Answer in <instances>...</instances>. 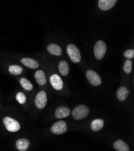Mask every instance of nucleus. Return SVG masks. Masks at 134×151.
<instances>
[{
	"mask_svg": "<svg viewBox=\"0 0 134 151\" xmlns=\"http://www.w3.org/2000/svg\"><path fill=\"white\" fill-rule=\"evenodd\" d=\"M67 130V126L66 123L63 120H59L55 122L51 128V132L57 135H59L65 133Z\"/></svg>",
	"mask_w": 134,
	"mask_h": 151,
	"instance_id": "6",
	"label": "nucleus"
},
{
	"mask_svg": "<svg viewBox=\"0 0 134 151\" xmlns=\"http://www.w3.org/2000/svg\"><path fill=\"white\" fill-rule=\"evenodd\" d=\"M9 71L12 75H18L22 73V72H23V68L21 66L13 65L9 67Z\"/></svg>",
	"mask_w": 134,
	"mask_h": 151,
	"instance_id": "20",
	"label": "nucleus"
},
{
	"mask_svg": "<svg viewBox=\"0 0 134 151\" xmlns=\"http://www.w3.org/2000/svg\"><path fill=\"white\" fill-rule=\"evenodd\" d=\"M50 83L52 86L57 90H60L63 87V82L57 74H54L50 78Z\"/></svg>",
	"mask_w": 134,
	"mask_h": 151,
	"instance_id": "8",
	"label": "nucleus"
},
{
	"mask_svg": "<svg viewBox=\"0 0 134 151\" xmlns=\"http://www.w3.org/2000/svg\"><path fill=\"white\" fill-rule=\"evenodd\" d=\"M86 77L92 86H99L102 84V79L100 77L95 71L89 69L86 72Z\"/></svg>",
	"mask_w": 134,
	"mask_h": 151,
	"instance_id": "5",
	"label": "nucleus"
},
{
	"mask_svg": "<svg viewBox=\"0 0 134 151\" xmlns=\"http://www.w3.org/2000/svg\"><path fill=\"white\" fill-rule=\"evenodd\" d=\"M117 0H99V7L100 10L107 11L114 7Z\"/></svg>",
	"mask_w": 134,
	"mask_h": 151,
	"instance_id": "9",
	"label": "nucleus"
},
{
	"mask_svg": "<svg viewBox=\"0 0 134 151\" xmlns=\"http://www.w3.org/2000/svg\"><path fill=\"white\" fill-rule=\"evenodd\" d=\"M21 63L25 66L31 68V69H36L39 67V62L36 60L29 58H23L21 59Z\"/></svg>",
	"mask_w": 134,
	"mask_h": 151,
	"instance_id": "13",
	"label": "nucleus"
},
{
	"mask_svg": "<svg viewBox=\"0 0 134 151\" xmlns=\"http://www.w3.org/2000/svg\"><path fill=\"white\" fill-rule=\"evenodd\" d=\"M70 114V109L64 106H62L57 108L55 112V116L57 119H63L69 116Z\"/></svg>",
	"mask_w": 134,
	"mask_h": 151,
	"instance_id": "10",
	"label": "nucleus"
},
{
	"mask_svg": "<svg viewBox=\"0 0 134 151\" xmlns=\"http://www.w3.org/2000/svg\"><path fill=\"white\" fill-rule=\"evenodd\" d=\"M58 70L62 75L66 76L69 72V66L68 63L66 61H64V60L61 61L58 63Z\"/></svg>",
	"mask_w": 134,
	"mask_h": 151,
	"instance_id": "18",
	"label": "nucleus"
},
{
	"mask_svg": "<svg viewBox=\"0 0 134 151\" xmlns=\"http://www.w3.org/2000/svg\"><path fill=\"white\" fill-rule=\"evenodd\" d=\"M34 78L37 83L40 86H44L47 83L45 73L42 70H37L34 75Z\"/></svg>",
	"mask_w": 134,
	"mask_h": 151,
	"instance_id": "12",
	"label": "nucleus"
},
{
	"mask_svg": "<svg viewBox=\"0 0 134 151\" xmlns=\"http://www.w3.org/2000/svg\"><path fill=\"white\" fill-rule=\"evenodd\" d=\"M107 45L105 42L103 40H98L94 47V53L96 58L97 60H101L105 55L107 52Z\"/></svg>",
	"mask_w": 134,
	"mask_h": 151,
	"instance_id": "3",
	"label": "nucleus"
},
{
	"mask_svg": "<svg viewBox=\"0 0 134 151\" xmlns=\"http://www.w3.org/2000/svg\"><path fill=\"white\" fill-rule=\"evenodd\" d=\"M48 101L47 95L46 92L44 91H40L36 95L35 98V104L39 109H43L46 107Z\"/></svg>",
	"mask_w": 134,
	"mask_h": 151,
	"instance_id": "7",
	"label": "nucleus"
},
{
	"mask_svg": "<svg viewBox=\"0 0 134 151\" xmlns=\"http://www.w3.org/2000/svg\"><path fill=\"white\" fill-rule=\"evenodd\" d=\"M19 83L22 87L27 91H31L33 88V85L32 82L25 78H21Z\"/></svg>",
	"mask_w": 134,
	"mask_h": 151,
	"instance_id": "19",
	"label": "nucleus"
},
{
	"mask_svg": "<svg viewBox=\"0 0 134 151\" xmlns=\"http://www.w3.org/2000/svg\"><path fill=\"white\" fill-rule=\"evenodd\" d=\"M104 126V120L101 119H96L93 120L91 123V129L97 132L102 129Z\"/></svg>",
	"mask_w": 134,
	"mask_h": 151,
	"instance_id": "17",
	"label": "nucleus"
},
{
	"mask_svg": "<svg viewBox=\"0 0 134 151\" xmlns=\"http://www.w3.org/2000/svg\"><path fill=\"white\" fill-rule=\"evenodd\" d=\"M67 54L72 61L75 63L81 62V56L79 49L73 44H69L67 47Z\"/></svg>",
	"mask_w": 134,
	"mask_h": 151,
	"instance_id": "2",
	"label": "nucleus"
},
{
	"mask_svg": "<svg viewBox=\"0 0 134 151\" xmlns=\"http://www.w3.org/2000/svg\"><path fill=\"white\" fill-rule=\"evenodd\" d=\"M16 99L18 102L21 104H24L27 101V97L22 92H18L16 95Z\"/></svg>",
	"mask_w": 134,
	"mask_h": 151,
	"instance_id": "22",
	"label": "nucleus"
},
{
	"mask_svg": "<svg viewBox=\"0 0 134 151\" xmlns=\"http://www.w3.org/2000/svg\"><path fill=\"white\" fill-rule=\"evenodd\" d=\"M89 113L90 110L85 105H79L73 109L72 111V116L75 120H81L86 117Z\"/></svg>",
	"mask_w": 134,
	"mask_h": 151,
	"instance_id": "1",
	"label": "nucleus"
},
{
	"mask_svg": "<svg viewBox=\"0 0 134 151\" xmlns=\"http://www.w3.org/2000/svg\"><path fill=\"white\" fill-rule=\"evenodd\" d=\"M123 70L126 73L130 74L132 71V62L130 59H128L123 66Z\"/></svg>",
	"mask_w": 134,
	"mask_h": 151,
	"instance_id": "21",
	"label": "nucleus"
},
{
	"mask_svg": "<svg viewBox=\"0 0 134 151\" xmlns=\"http://www.w3.org/2000/svg\"><path fill=\"white\" fill-rule=\"evenodd\" d=\"M3 122L6 129L10 132H17L20 129L21 126L19 122L10 117H4Z\"/></svg>",
	"mask_w": 134,
	"mask_h": 151,
	"instance_id": "4",
	"label": "nucleus"
},
{
	"mask_svg": "<svg viewBox=\"0 0 134 151\" xmlns=\"http://www.w3.org/2000/svg\"><path fill=\"white\" fill-rule=\"evenodd\" d=\"M48 51L52 55L60 56L62 54V50L61 47L55 43L49 44L47 47Z\"/></svg>",
	"mask_w": 134,
	"mask_h": 151,
	"instance_id": "14",
	"label": "nucleus"
},
{
	"mask_svg": "<svg viewBox=\"0 0 134 151\" xmlns=\"http://www.w3.org/2000/svg\"><path fill=\"white\" fill-rule=\"evenodd\" d=\"M113 147L117 151H128L129 150V147L127 143L123 140H116L114 144Z\"/></svg>",
	"mask_w": 134,
	"mask_h": 151,
	"instance_id": "16",
	"label": "nucleus"
},
{
	"mask_svg": "<svg viewBox=\"0 0 134 151\" xmlns=\"http://www.w3.org/2000/svg\"><path fill=\"white\" fill-rule=\"evenodd\" d=\"M30 145V142L27 139H21L17 140L16 143V147L18 150L20 151H25L28 149Z\"/></svg>",
	"mask_w": 134,
	"mask_h": 151,
	"instance_id": "15",
	"label": "nucleus"
},
{
	"mask_svg": "<svg viewBox=\"0 0 134 151\" xmlns=\"http://www.w3.org/2000/svg\"><path fill=\"white\" fill-rule=\"evenodd\" d=\"M130 91L125 87H121L119 88L116 92V96L117 99L120 101H124L126 99Z\"/></svg>",
	"mask_w": 134,
	"mask_h": 151,
	"instance_id": "11",
	"label": "nucleus"
},
{
	"mask_svg": "<svg viewBox=\"0 0 134 151\" xmlns=\"http://www.w3.org/2000/svg\"><path fill=\"white\" fill-rule=\"evenodd\" d=\"M124 55L127 58H133L134 57V50H129L125 52Z\"/></svg>",
	"mask_w": 134,
	"mask_h": 151,
	"instance_id": "23",
	"label": "nucleus"
}]
</instances>
